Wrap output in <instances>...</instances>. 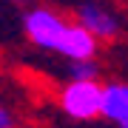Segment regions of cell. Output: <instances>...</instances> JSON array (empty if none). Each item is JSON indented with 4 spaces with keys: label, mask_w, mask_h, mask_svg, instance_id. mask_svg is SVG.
Returning a JSON list of instances; mask_svg holds the SVG:
<instances>
[{
    "label": "cell",
    "mask_w": 128,
    "mask_h": 128,
    "mask_svg": "<svg viewBox=\"0 0 128 128\" xmlns=\"http://www.w3.org/2000/svg\"><path fill=\"white\" fill-rule=\"evenodd\" d=\"M100 94L102 86L94 80H68L60 88V108L66 117L77 120V122H88V120L100 117Z\"/></svg>",
    "instance_id": "cell-1"
},
{
    "label": "cell",
    "mask_w": 128,
    "mask_h": 128,
    "mask_svg": "<svg viewBox=\"0 0 128 128\" xmlns=\"http://www.w3.org/2000/svg\"><path fill=\"white\" fill-rule=\"evenodd\" d=\"M66 26H68V20L63 14H57L54 9H46V6H37V9L26 12V17H23V32L28 37V43L46 51L57 48Z\"/></svg>",
    "instance_id": "cell-2"
},
{
    "label": "cell",
    "mask_w": 128,
    "mask_h": 128,
    "mask_svg": "<svg viewBox=\"0 0 128 128\" xmlns=\"http://www.w3.org/2000/svg\"><path fill=\"white\" fill-rule=\"evenodd\" d=\"M77 23L82 28H88L97 40H114L122 32V20L114 9L102 3H82L77 9Z\"/></svg>",
    "instance_id": "cell-3"
},
{
    "label": "cell",
    "mask_w": 128,
    "mask_h": 128,
    "mask_svg": "<svg viewBox=\"0 0 128 128\" xmlns=\"http://www.w3.org/2000/svg\"><path fill=\"white\" fill-rule=\"evenodd\" d=\"M97 48H100V40L88 28H82L80 23H71L68 20V26H66V32H63L54 51L68 57V60H91L97 54Z\"/></svg>",
    "instance_id": "cell-4"
},
{
    "label": "cell",
    "mask_w": 128,
    "mask_h": 128,
    "mask_svg": "<svg viewBox=\"0 0 128 128\" xmlns=\"http://www.w3.org/2000/svg\"><path fill=\"white\" fill-rule=\"evenodd\" d=\"M100 117L128 128V82H108L100 94Z\"/></svg>",
    "instance_id": "cell-5"
},
{
    "label": "cell",
    "mask_w": 128,
    "mask_h": 128,
    "mask_svg": "<svg viewBox=\"0 0 128 128\" xmlns=\"http://www.w3.org/2000/svg\"><path fill=\"white\" fill-rule=\"evenodd\" d=\"M97 74H100V66L94 63V57L91 60H71V66H68L71 80H94Z\"/></svg>",
    "instance_id": "cell-6"
},
{
    "label": "cell",
    "mask_w": 128,
    "mask_h": 128,
    "mask_svg": "<svg viewBox=\"0 0 128 128\" xmlns=\"http://www.w3.org/2000/svg\"><path fill=\"white\" fill-rule=\"evenodd\" d=\"M0 128H17V117H14V111L9 105L0 102Z\"/></svg>",
    "instance_id": "cell-7"
},
{
    "label": "cell",
    "mask_w": 128,
    "mask_h": 128,
    "mask_svg": "<svg viewBox=\"0 0 128 128\" xmlns=\"http://www.w3.org/2000/svg\"><path fill=\"white\" fill-rule=\"evenodd\" d=\"M14 3H28V0H14Z\"/></svg>",
    "instance_id": "cell-8"
}]
</instances>
